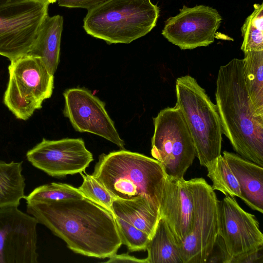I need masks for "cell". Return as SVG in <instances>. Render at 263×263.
<instances>
[{"label": "cell", "mask_w": 263, "mask_h": 263, "mask_svg": "<svg viewBox=\"0 0 263 263\" xmlns=\"http://www.w3.org/2000/svg\"><path fill=\"white\" fill-rule=\"evenodd\" d=\"M27 212L76 253L109 258L122 245L114 215L85 197L27 203Z\"/></svg>", "instance_id": "cell-1"}, {"label": "cell", "mask_w": 263, "mask_h": 263, "mask_svg": "<svg viewBox=\"0 0 263 263\" xmlns=\"http://www.w3.org/2000/svg\"><path fill=\"white\" fill-rule=\"evenodd\" d=\"M242 59L234 58L219 69L216 105L223 134L241 157L263 167V117L252 106L243 80Z\"/></svg>", "instance_id": "cell-2"}, {"label": "cell", "mask_w": 263, "mask_h": 263, "mask_svg": "<svg viewBox=\"0 0 263 263\" xmlns=\"http://www.w3.org/2000/svg\"><path fill=\"white\" fill-rule=\"evenodd\" d=\"M92 175L114 199L144 196L159 213L167 175L155 159L124 149L103 154Z\"/></svg>", "instance_id": "cell-3"}, {"label": "cell", "mask_w": 263, "mask_h": 263, "mask_svg": "<svg viewBox=\"0 0 263 263\" xmlns=\"http://www.w3.org/2000/svg\"><path fill=\"white\" fill-rule=\"evenodd\" d=\"M159 12L151 0H106L88 10L83 28L108 44H129L155 27Z\"/></svg>", "instance_id": "cell-4"}, {"label": "cell", "mask_w": 263, "mask_h": 263, "mask_svg": "<svg viewBox=\"0 0 263 263\" xmlns=\"http://www.w3.org/2000/svg\"><path fill=\"white\" fill-rule=\"evenodd\" d=\"M176 103L191 135L196 157L206 167L220 156L222 128L216 104L193 77L176 80Z\"/></svg>", "instance_id": "cell-5"}, {"label": "cell", "mask_w": 263, "mask_h": 263, "mask_svg": "<svg viewBox=\"0 0 263 263\" xmlns=\"http://www.w3.org/2000/svg\"><path fill=\"white\" fill-rule=\"evenodd\" d=\"M4 103L18 119L27 120L52 95L54 75L42 60L25 54L10 61Z\"/></svg>", "instance_id": "cell-6"}, {"label": "cell", "mask_w": 263, "mask_h": 263, "mask_svg": "<svg viewBox=\"0 0 263 263\" xmlns=\"http://www.w3.org/2000/svg\"><path fill=\"white\" fill-rule=\"evenodd\" d=\"M151 155L168 176L184 178L196 157L193 141L178 106L161 110L153 118Z\"/></svg>", "instance_id": "cell-7"}, {"label": "cell", "mask_w": 263, "mask_h": 263, "mask_svg": "<svg viewBox=\"0 0 263 263\" xmlns=\"http://www.w3.org/2000/svg\"><path fill=\"white\" fill-rule=\"evenodd\" d=\"M49 4L45 0L0 4V55L11 61L28 53L48 15Z\"/></svg>", "instance_id": "cell-8"}, {"label": "cell", "mask_w": 263, "mask_h": 263, "mask_svg": "<svg viewBox=\"0 0 263 263\" xmlns=\"http://www.w3.org/2000/svg\"><path fill=\"white\" fill-rule=\"evenodd\" d=\"M193 212L191 231L178 244L183 263H205L218 236V199L211 185L202 178L190 179Z\"/></svg>", "instance_id": "cell-9"}, {"label": "cell", "mask_w": 263, "mask_h": 263, "mask_svg": "<svg viewBox=\"0 0 263 263\" xmlns=\"http://www.w3.org/2000/svg\"><path fill=\"white\" fill-rule=\"evenodd\" d=\"M218 230L227 263L239 255L263 247V234L255 215L245 211L235 197L218 201Z\"/></svg>", "instance_id": "cell-10"}, {"label": "cell", "mask_w": 263, "mask_h": 263, "mask_svg": "<svg viewBox=\"0 0 263 263\" xmlns=\"http://www.w3.org/2000/svg\"><path fill=\"white\" fill-rule=\"evenodd\" d=\"M221 21V15L214 8L184 5L177 15L166 21L162 34L182 50L207 46L214 42Z\"/></svg>", "instance_id": "cell-11"}, {"label": "cell", "mask_w": 263, "mask_h": 263, "mask_svg": "<svg viewBox=\"0 0 263 263\" xmlns=\"http://www.w3.org/2000/svg\"><path fill=\"white\" fill-rule=\"evenodd\" d=\"M26 158L36 168L57 178L83 172L93 160L80 138H43L27 152Z\"/></svg>", "instance_id": "cell-12"}, {"label": "cell", "mask_w": 263, "mask_h": 263, "mask_svg": "<svg viewBox=\"0 0 263 263\" xmlns=\"http://www.w3.org/2000/svg\"><path fill=\"white\" fill-rule=\"evenodd\" d=\"M17 208H0V263H37L38 222Z\"/></svg>", "instance_id": "cell-13"}, {"label": "cell", "mask_w": 263, "mask_h": 263, "mask_svg": "<svg viewBox=\"0 0 263 263\" xmlns=\"http://www.w3.org/2000/svg\"><path fill=\"white\" fill-rule=\"evenodd\" d=\"M64 115L74 129L99 136L124 149L125 143L108 115L105 103L84 88L65 90Z\"/></svg>", "instance_id": "cell-14"}, {"label": "cell", "mask_w": 263, "mask_h": 263, "mask_svg": "<svg viewBox=\"0 0 263 263\" xmlns=\"http://www.w3.org/2000/svg\"><path fill=\"white\" fill-rule=\"evenodd\" d=\"M193 212V196L191 180L166 175L159 214L160 218L165 221L178 245L190 232Z\"/></svg>", "instance_id": "cell-15"}, {"label": "cell", "mask_w": 263, "mask_h": 263, "mask_svg": "<svg viewBox=\"0 0 263 263\" xmlns=\"http://www.w3.org/2000/svg\"><path fill=\"white\" fill-rule=\"evenodd\" d=\"M222 156L237 179L240 199L252 210L263 213V167L232 152Z\"/></svg>", "instance_id": "cell-16"}, {"label": "cell", "mask_w": 263, "mask_h": 263, "mask_svg": "<svg viewBox=\"0 0 263 263\" xmlns=\"http://www.w3.org/2000/svg\"><path fill=\"white\" fill-rule=\"evenodd\" d=\"M63 22L62 15H48L42 24L34 44L27 54L40 58L53 75L60 61Z\"/></svg>", "instance_id": "cell-17"}, {"label": "cell", "mask_w": 263, "mask_h": 263, "mask_svg": "<svg viewBox=\"0 0 263 263\" xmlns=\"http://www.w3.org/2000/svg\"><path fill=\"white\" fill-rule=\"evenodd\" d=\"M112 208L114 217L121 218L145 232L150 239L160 219L159 212L144 196L130 200L114 199Z\"/></svg>", "instance_id": "cell-18"}, {"label": "cell", "mask_w": 263, "mask_h": 263, "mask_svg": "<svg viewBox=\"0 0 263 263\" xmlns=\"http://www.w3.org/2000/svg\"><path fill=\"white\" fill-rule=\"evenodd\" d=\"M146 250L147 263H183L177 241L162 218L159 220Z\"/></svg>", "instance_id": "cell-19"}, {"label": "cell", "mask_w": 263, "mask_h": 263, "mask_svg": "<svg viewBox=\"0 0 263 263\" xmlns=\"http://www.w3.org/2000/svg\"><path fill=\"white\" fill-rule=\"evenodd\" d=\"M244 54L245 84L256 114L263 117V50L247 51Z\"/></svg>", "instance_id": "cell-20"}, {"label": "cell", "mask_w": 263, "mask_h": 263, "mask_svg": "<svg viewBox=\"0 0 263 263\" xmlns=\"http://www.w3.org/2000/svg\"><path fill=\"white\" fill-rule=\"evenodd\" d=\"M23 162L7 163L0 160V208L18 207L25 199V179Z\"/></svg>", "instance_id": "cell-21"}, {"label": "cell", "mask_w": 263, "mask_h": 263, "mask_svg": "<svg viewBox=\"0 0 263 263\" xmlns=\"http://www.w3.org/2000/svg\"><path fill=\"white\" fill-rule=\"evenodd\" d=\"M206 168L207 176L212 181L211 187L214 191H218L225 196L240 198L239 183L222 155Z\"/></svg>", "instance_id": "cell-22"}, {"label": "cell", "mask_w": 263, "mask_h": 263, "mask_svg": "<svg viewBox=\"0 0 263 263\" xmlns=\"http://www.w3.org/2000/svg\"><path fill=\"white\" fill-rule=\"evenodd\" d=\"M254 11L246 20L241 29V50H263V3L254 5Z\"/></svg>", "instance_id": "cell-23"}, {"label": "cell", "mask_w": 263, "mask_h": 263, "mask_svg": "<svg viewBox=\"0 0 263 263\" xmlns=\"http://www.w3.org/2000/svg\"><path fill=\"white\" fill-rule=\"evenodd\" d=\"M78 188L63 183L51 182L35 188L25 196L27 203L84 198Z\"/></svg>", "instance_id": "cell-24"}, {"label": "cell", "mask_w": 263, "mask_h": 263, "mask_svg": "<svg viewBox=\"0 0 263 263\" xmlns=\"http://www.w3.org/2000/svg\"><path fill=\"white\" fill-rule=\"evenodd\" d=\"M80 174L82 177L83 182L78 189L84 197L114 215L112 204L114 198L107 190L92 175L85 172Z\"/></svg>", "instance_id": "cell-25"}, {"label": "cell", "mask_w": 263, "mask_h": 263, "mask_svg": "<svg viewBox=\"0 0 263 263\" xmlns=\"http://www.w3.org/2000/svg\"><path fill=\"white\" fill-rule=\"evenodd\" d=\"M114 217L122 243L130 252L146 250L150 239L149 236L124 219Z\"/></svg>", "instance_id": "cell-26"}, {"label": "cell", "mask_w": 263, "mask_h": 263, "mask_svg": "<svg viewBox=\"0 0 263 263\" xmlns=\"http://www.w3.org/2000/svg\"><path fill=\"white\" fill-rule=\"evenodd\" d=\"M106 0H57L58 5L67 8H92Z\"/></svg>", "instance_id": "cell-27"}, {"label": "cell", "mask_w": 263, "mask_h": 263, "mask_svg": "<svg viewBox=\"0 0 263 263\" xmlns=\"http://www.w3.org/2000/svg\"><path fill=\"white\" fill-rule=\"evenodd\" d=\"M263 247L233 258L230 263H262Z\"/></svg>", "instance_id": "cell-28"}, {"label": "cell", "mask_w": 263, "mask_h": 263, "mask_svg": "<svg viewBox=\"0 0 263 263\" xmlns=\"http://www.w3.org/2000/svg\"><path fill=\"white\" fill-rule=\"evenodd\" d=\"M106 262H139L147 263L146 260L144 259H140L133 256L129 255L128 253L117 254V253L108 258Z\"/></svg>", "instance_id": "cell-29"}, {"label": "cell", "mask_w": 263, "mask_h": 263, "mask_svg": "<svg viewBox=\"0 0 263 263\" xmlns=\"http://www.w3.org/2000/svg\"><path fill=\"white\" fill-rule=\"evenodd\" d=\"M15 1V0H0V4H4V3L10 2H12V1Z\"/></svg>", "instance_id": "cell-30"}, {"label": "cell", "mask_w": 263, "mask_h": 263, "mask_svg": "<svg viewBox=\"0 0 263 263\" xmlns=\"http://www.w3.org/2000/svg\"><path fill=\"white\" fill-rule=\"evenodd\" d=\"M47 1L49 4H53L57 2V0H45Z\"/></svg>", "instance_id": "cell-31"}]
</instances>
